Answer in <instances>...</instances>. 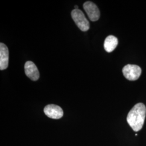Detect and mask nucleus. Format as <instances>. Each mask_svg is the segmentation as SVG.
Segmentation results:
<instances>
[{"mask_svg": "<svg viewBox=\"0 0 146 146\" xmlns=\"http://www.w3.org/2000/svg\"><path fill=\"white\" fill-rule=\"evenodd\" d=\"M146 108L145 104H135L127 115V121L134 131H139L142 128L146 118Z\"/></svg>", "mask_w": 146, "mask_h": 146, "instance_id": "nucleus-1", "label": "nucleus"}, {"mask_svg": "<svg viewBox=\"0 0 146 146\" xmlns=\"http://www.w3.org/2000/svg\"><path fill=\"white\" fill-rule=\"evenodd\" d=\"M71 14L73 20L81 31H86L88 30L89 29V21L82 11L79 9H74L72 11Z\"/></svg>", "mask_w": 146, "mask_h": 146, "instance_id": "nucleus-2", "label": "nucleus"}, {"mask_svg": "<svg viewBox=\"0 0 146 146\" xmlns=\"http://www.w3.org/2000/svg\"><path fill=\"white\" fill-rule=\"evenodd\" d=\"M122 73L125 78L130 81L137 80L141 74V69L135 64H127L122 69Z\"/></svg>", "mask_w": 146, "mask_h": 146, "instance_id": "nucleus-3", "label": "nucleus"}, {"mask_svg": "<svg viewBox=\"0 0 146 146\" xmlns=\"http://www.w3.org/2000/svg\"><path fill=\"white\" fill-rule=\"evenodd\" d=\"M84 9L91 21H98L99 19V9L93 2L90 1L85 2L84 4Z\"/></svg>", "mask_w": 146, "mask_h": 146, "instance_id": "nucleus-4", "label": "nucleus"}, {"mask_svg": "<svg viewBox=\"0 0 146 146\" xmlns=\"http://www.w3.org/2000/svg\"><path fill=\"white\" fill-rule=\"evenodd\" d=\"M44 113L48 117L52 119H61L63 115L62 109L55 104H48L44 108Z\"/></svg>", "mask_w": 146, "mask_h": 146, "instance_id": "nucleus-5", "label": "nucleus"}, {"mask_svg": "<svg viewBox=\"0 0 146 146\" xmlns=\"http://www.w3.org/2000/svg\"><path fill=\"white\" fill-rule=\"evenodd\" d=\"M25 74L28 78L33 81H37L40 77V73L34 63L27 61L25 65Z\"/></svg>", "mask_w": 146, "mask_h": 146, "instance_id": "nucleus-6", "label": "nucleus"}, {"mask_svg": "<svg viewBox=\"0 0 146 146\" xmlns=\"http://www.w3.org/2000/svg\"><path fill=\"white\" fill-rule=\"evenodd\" d=\"M9 50L3 43H0V69L5 70L8 66Z\"/></svg>", "mask_w": 146, "mask_h": 146, "instance_id": "nucleus-7", "label": "nucleus"}, {"mask_svg": "<svg viewBox=\"0 0 146 146\" xmlns=\"http://www.w3.org/2000/svg\"><path fill=\"white\" fill-rule=\"evenodd\" d=\"M118 44L117 38L113 35H110L106 37L104 42L105 50L108 52H113Z\"/></svg>", "mask_w": 146, "mask_h": 146, "instance_id": "nucleus-8", "label": "nucleus"}, {"mask_svg": "<svg viewBox=\"0 0 146 146\" xmlns=\"http://www.w3.org/2000/svg\"><path fill=\"white\" fill-rule=\"evenodd\" d=\"M75 9H78V5H75Z\"/></svg>", "mask_w": 146, "mask_h": 146, "instance_id": "nucleus-9", "label": "nucleus"}]
</instances>
